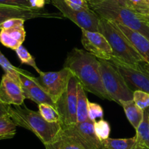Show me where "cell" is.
Segmentation results:
<instances>
[{
    "mask_svg": "<svg viewBox=\"0 0 149 149\" xmlns=\"http://www.w3.org/2000/svg\"><path fill=\"white\" fill-rule=\"evenodd\" d=\"M78 80L71 73L67 86L55 102V108L59 114L62 127L72 126L77 121V90Z\"/></svg>",
    "mask_w": 149,
    "mask_h": 149,
    "instance_id": "6",
    "label": "cell"
},
{
    "mask_svg": "<svg viewBox=\"0 0 149 149\" xmlns=\"http://www.w3.org/2000/svg\"><path fill=\"white\" fill-rule=\"evenodd\" d=\"M51 0H0V5L32 9H42Z\"/></svg>",
    "mask_w": 149,
    "mask_h": 149,
    "instance_id": "20",
    "label": "cell"
},
{
    "mask_svg": "<svg viewBox=\"0 0 149 149\" xmlns=\"http://www.w3.org/2000/svg\"><path fill=\"white\" fill-rule=\"evenodd\" d=\"M104 149H142L141 146L134 136L130 138H110L102 141Z\"/></svg>",
    "mask_w": 149,
    "mask_h": 149,
    "instance_id": "17",
    "label": "cell"
},
{
    "mask_svg": "<svg viewBox=\"0 0 149 149\" xmlns=\"http://www.w3.org/2000/svg\"><path fill=\"white\" fill-rule=\"evenodd\" d=\"M123 76L132 91L140 90L149 94V73L141 65L132 67L112 57L108 60Z\"/></svg>",
    "mask_w": 149,
    "mask_h": 149,
    "instance_id": "10",
    "label": "cell"
},
{
    "mask_svg": "<svg viewBox=\"0 0 149 149\" xmlns=\"http://www.w3.org/2000/svg\"><path fill=\"white\" fill-rule=\"evenodd\" d=\"M0 66L3 69L5 73L10 75L11 78H13L17 82L21 83V81H20V74L24 72L25 70L18 68V67H14L10 62L9 60L5 57V56L2 54L1 51H0Z\"/></svg>",
    "mask_w": 149,
    "mask_h": 149,
    "instance_id": "24",
    "label": "cell"
},
{
    "mask_svg": "<svg viewBox=\"0 0 149 149\" xmlns=\"http://www.w3.org/2000/svg\"><path fill=\"white\" fill-rule=\"evenodd\" d=\"M94 122L90 119L78 122L74 125L62 127L61 132L84 149H104L102 143L94 131Z\"/></svg>",
    "mask_w": 149,
    "mask_h": 149,
    "instance_id": "7",
    "label": "cell"
},
{
    "mask_svg": "<svg viewBox=\"0 0 149 149\" xmlns=\"http://www.w3.org/2000/svg\"><path fill=\"white\" fill-rule=\"evenodd\" d=\"M20 81L25 99L37 104H49L55 107V102L51 97L41 88L34 80V77L29 72L20 74Z\"/></svg>",
    "mask_w": 149,
    "mask_h": 149,
    "instance_id": "13",
    "label": "cell"
},
{
    "mask_svg": "<svg viewBox=\"0 0 149 149\" xmlns=\"http://www.w3.org/2000/svg\"><path fill=\"white\" fill-rule=\"evenodd\" d=\"M115 1H116L117 2H118V3H119L121 5H122V6L125 7V8H129V9L132 10H133L132 5L130 0H115Z\"/></svg>",
    "mask_w": 149,
    "mask_h": 149,
    "instance_id": "33",
    "label": "cell"
},
{
    "mask_svg": "<svg viewBox=\"0 0 149 149\" xmlns=\"http://www.w3.org/2000/svg\"><path fill=\"white\" fill-rule=\"evenodd\" d=\"M76 77L86 91L110 101L102 81L99 59L84 50L74 48L68 53L64 67Z\"/></svg>",
    "mask_w": 149,
    "mask_h": 149,
    "instance_id": "1",
    "label": "cell"
},
{
    "mask_svg": "<svg viewBox=\"0 0 149 149\" xmlns=\"http://www.w3.org/2000/svg\"><path fill=\"white\" fill-rule=\"evenodd\" d=\"M51 3L60 11L63 16L69 18L82 29L98 31L100 17L91 9L74 10L66 4L64 0H51Z\"/></svg>",
    "mask_w": 149,
    "mask_h": 149,
    "instance_id": "8",
    "label": "cell"
},
{
    "mask_svg": "<svg viewBox=\"0 0 149 149\" xmlns=\"http://www.w3.org/2000/svg\"><path fill=\"white\" fill-rule=\"evenodd\" d=\"M24 22V20L19 19L13 26L0 29V42L14 51L22 45L26 37Z\"/></svg>",
    "mask_w": 149,
    "mask_h": 149,
    "instance_id": "15",
    "label": "cell"
},
{
    "mask_svg": "<svg viewBox=\"0 0 149 149\" xmlns=\"http://www.w3.org/2000/svg\"><path fill=\"white\" fill-rule=\"evenodd\" d=\"M141 18L148 26H149V14L147 15H141Z\"/></svg>",
    "mask_w": 149,
    "mask_h": 149,
    "instance_id": "35",
    "label": "cell"
},
{
    "mask_svg": "<svg viewBox=\"0 0 149 149\" xmlns=\"http://www.w3.org/2000/svg\"><path fill=\"white\" fill-rule=\"evenodd\" d=\"M148 122H149V114H148Z\"/></svg>",
    "mask_w": 149,
    "mask_h": 149,
    "instance_id": "38",
    "label": "cell"
},
{
    "mask_svg": "<svg viewBox=\"0 0 149 149\" xmlns=\"http://www.w3.org/2000/svg\"><path fill=\"white\" fill-rule=\"evenodd\" d=\"M9 104H6L0 101V118L5 116L9 115Z\"/></svg>",
    "mask_w": 149,
    "mask_h": 149,
    "instance_id": "32",
    "label": "cell"
},
{
    "mask_svg": "<svg viewBox=\"0 0 149 149\" xmlns=\"http://www.w3.org/2000/svg\"><path fill=\"white\" fill-rule=\"evenodd\" d=\"M133 101L142 110L149 107V94L140 90L133 91Z\"/></svg>",
    "mask_w": 149,
    "mask_h": 149,
    "instance_id": "28",
    "label": "cell"
},
{
    "mask_svg": "<svg viewBox=\"0 0 149 149\" xmlns=\"http://www.w3.org/2000/svg\"><path fill=\"white\" fill-rule=\"evenodd\" d=\"M142 149H148V148H143Z\"/></svg>",
    "mask_w": 149,
    "mask_h": 149,
    "instance_id": "37",
    "label": "cell"
},
{
    "mask_svg": "<svg viewBox=\"0 0 149 149\" xmlns=\"http://www.w3.org/2000/svg\"><path fill=\"white\" fill-rule=\"evenodd\" d=\"M77 121L84 122L89 119L88 113V100L86 91L80 83L77 90Z\"/></svg>",
    "mask_w": 149,
    "mask_h": 149,
    "instance_id": "19",
    "label": "cell"
},
{
    "mask_svg": "<svg viewBox=\"0 0 149 149\" xmlns=\"http://www.w3.org/2000/svg\"><path fill=\"white\" fill-rule=\"evenodd\" d=\"M9 116L16 126L32 132L44 146L52 143L62 130L61 122H48L36 112L21 105H10Z\"/></svg>",
    "mask_w": 149,
    "mask_h": 149,
    "instance_id": "2",
    "label": "cell"
},
{
    "mask_svg": "<svg viewBox=\"0 0 149 149\" xmlns=\"http://www.w3.org/2000/svg\"><path fill=\"white\" fill-rule=\"evenodd\" d=\"M90 8L101 18L118 23L137 31L149 40V26L141 15L125 8L115 0H88Z\"/></svg>",
    "mask_w": 149,
    "mask_h": 149,
    "instance_id": "3",
    "label": "cell"
},
{
    "mask_svg": "<svg viewBox=\"0 0 149 149\" xmlns=\"http://www.w3.org/2000/svg\"><path fill=\"white\" fill-rule=\"evenodd\" d=\"M140 65H141V67H143V70H146L147 72L149 73V64H148V63L145 62L144 61V62L141 63V64H140Z\"/></svg>",
    "mask_w": 149,
    "mask_h": 149,
    "instance_id": "34",
    "label": "cell"
},
{
    "mask_svg": "<svg viewBox=\"0 0 149 149\" xmlns=\"http://www.w3.org/2000/svg\"><path fill=\"white\" fill-rule=\"evenodd\" d=\"M132 5L133 10L141 15H147L149 14V5L146 0H130Z\"/></svg>",
    "mask_w": 149,
    "mask_h": 149,
    "instance_id": "30",
    "label": "cell"
},
{
    "mask_svg": "<svg viewBox=\"0 0 149 149\" xmlns=\"http://www.w3.org/2000/svg\"><path fill=\"white\" fill-rule=\"evenodd\" d=\"M24 97L21 83L5 73L0 82V101L9 105H22Z\"/></svg>",
    "mask_w": 149,
    "mask_h": 149,
    "instance_id": "14",
    "label": "cell"
},
{
    "mask_svg": "<svg viewBox=\"0 0 149 149\" xmlns=\"http://www.w3.org/2000/svg\"><path fill=\"white\" fill-rule=\"evenodd\" d=\"M94 127L97 137L101 141L108 138L110 134V126L107 121L103 118H101L100 121H95L94 122Z\"/></svg>",
    "mask_w": 149,
    "mask_h": 149,
    "instance_id": "27",
    "label": "cell"
},
{
    "mask_svg": "<svg viewBox=\"0 0 149 149\" xmlns=\"http://www.w3.org/2000/svg\"><path fill=\"white\" fill-rule=\"evenodd\" d=\"M37 18L62 19L64 16L61 13L48 12L44 8L32 9V8L0 5V24H2L5 21L11 19V18H21L26 21L27 20Z\"/></svg>",
    "mask_w": 149,
    "mask_h": 149,
    "instance_id": "12",
    "label": "cell"
},
{
    "mask_svg": "<svg viewBox=\"0 0 149 149\" xmlns=\"http://www.w3.org/2000/svg\"><path fill=\"white\" fill-rule=\"evenodd\" d=\"M38 112L42 118L48 122H60V116L56 109L49 104H38Z\"/></svg>",
    "mask_w": 149,
    "mask_h": 149,
    "instance_id": "25",
    "label": "cell"
},
{
    "mask_svg": "<svg viewBox=\"0 0 149 149\" xmlns=\"http://www.w3.org/2000/svg\"><path fill=\"white\" fill-rule=\"evenodd\" d=\"M46 149H84L79 144L60 132L57 138L49 145L45 146Z\"/></svg>",
    "mask_w": 149,
    "mask_h": 149,
    "instance_id": "21",
    "label": "cell"
},
{
    "mask_svg": "<svg viewBox=\"0 0 149 149\" xmlns=\"http://www.w3.org/2000/svg\"><path fill=\"white\" fill-rule=\"evenodd\" d=\"M146 2H147V4H148V5H149V0H146Z\"/></svg>",
    "mask_w": 149,
    "mask_h": 149,
    "instance_id": "36",
    "label": "cell"
},
{
    "mask_svg": "<svg viewBox=\"0 0 149 149\" xmlns=\"http://www.w3.org/2000/svg\"><path fill=\"white\" fill-rule=\"evenodd\" d=\"M98 59L102 81L110 101H114L120 104L122 101L132 100L133 91L130 89L118 70L108 60Z\"/></svg>",
    "mask_w": 149,
    "mask_h": 149,
    "instance_id": "5",
    "label": "cell"
},
{
    "mask_svg": "<svg viewBox=\"0 0 149 149\" xmlns=\"http://www.w3.org/2000/svg\"><path fill=\"white\" fill-rule=\"evenodd\" d=\"M149 109L144 110V116L143 121L138 128L136 130V134L139 143L143 148L149 149V122H148Z\"/></svg>",
    "mask_w": 149,
    "mask_h": 149,
    "instance_id": "22",
    "label": "cell"
},
{
    "mask_svg": "<svg viewBox=\"0 0 149 149\" xmlns=\"http://www.w3.org/2000/svg\"><path fill=\"white\" fill-rule=\"evenodd\" d=\"M65 2H70V3L74 4L78 6H81L85 9H91L88 5V0H64Z\"/></svg>",
    "mask_w": 149,
    "mask_h": 149,
    "instance_id": "31",
    "label": "cell"
},
{
    "mask_svg": "<svg viewBox=\"0 0 149 149\" xmlns=\"http://www.w3.org/2000/svg\"><path fill=\"white\" fill-rule=\"evenodd\" d=\"M98 32L102 34L110 44L112 57L132 67H138L145 61L114 22L100 18Z\"/></svg>",
    "mask_w": 149,
    "mask_h": 149,
    "instance_id": "4",
    "label": "cell"
},
{
    "mask_svg": "<svg viewBox=\"0 0 149 149\" xmlns=\"http://www.w3.org/2000/svg\"><path fill=\"white\" fill-rule=\"evenodd\" d=\"M71 73L70 70L63 67L57 72H42L39 77H34V80L55 102L65 89Z\"/></svg>",
    "mask_w": 149,
    "mask_h": 149,
    "instance_id": "9",
    "label": "cell"
},
{
    "mask_svg": "<svg viewBox=\"0 0 149 149\" xmlns=\"http://www.w3.org/2000/svg\"><path fill=\"white\" fill-rule=\"evenodd\" d=\"M88 118L93 121H95L97 118H102L104 116L102 107L97 103L91 102L89 101L88 103Z\"/></svg>",
    "mask_w": 149,
    "mask_h": 149,
    "instance_id": "29",
    "label": "cell"
},
{
    "mask_svg": "<svg viewBox=\"0 0 149 149\" xmlns=\"http://www.w3.org/2000/svg\"><path fill=\"white\" fill-rule=\"evenodd\" d=\"M16 127L9 115L0 118V140L14 137L16 134Z\"/></svg>",
    "mask_w": 149,
    "mask_h": 149,
    "instance_id": "23",
    "label": "cell"
},
{
    "mask_svg": "<svg viewBox=\"0 0 149 149\" xmlns=\"http://www.w3.org/2000/svg\"><path fill=\"white\" fill-rule=\"evenodd\" d=\"M15 53H16L18 58H19L20 61H21V64H27V65L29 66H31V67H32L37 72L39 73V74H40V73L42 72V71H41V70L38 68V67H37L34 57L29 54V52L23 45H21L19 48H17V49L15 50Z\"/></svg>",
    "mask_w": 149,
    "mask_h": 149,
    "instance_id": "26",
    "label": "cell"
},
{
    "mask_svg": "<svg viewBox=\"0 0 149 149\" xmlns=\"http://www.w3.org/2000/svg\"><path fill=\"white\" fill-rule=\"evenodd\" d=\"M115 24L144 61L149 64V40L140 33L134 31L122 24L118 23Z\"/></svg>",
    "mask_w": 149,
    "mask_h": 149,
    "instance_id": "16",
    "label": "cell"
},
{
    "mask_svg": "<svg viewBox=\"0 0 149 149\" xmlns=\"http://www.w3.org/2000/svg\"><path fill=\"white\" fill-rule=\"evenodd\" d=\"M121 105L125 112L126 116L132 124L134 130H137L141 122L143 121L144 116V110L140 109L132 100L130 101L121 102Z\"/></svg>",
    "mask_w": 149,
    "mask_h": 149,
    "instance_id": "18",
    "label": "cell"
},
{
    "mask_svg": "<svg viewBox=\"0 0 149 149\" xmlns=\"http://www.w3.org/2000/svg\"><path fill=\"white\" fill-rule=\"evenodd\" d=\"M81 29V42L87 52L97 58L110 60L113 56L112 49L105 37L98 31Z\"/></svg>",
    "mask_w": 149,
    "mask_h": 149,
    "instance_id": "11",
    "label": "cell"
}]
</instances>
